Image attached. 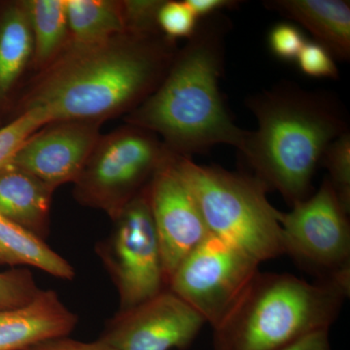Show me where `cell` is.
I'll return each mask as SVG.
<instances>
[{
  "label": "cell",
  "instance_id": "cell-27",
  "mask_svg": "<svg viewBox=\"0 0 350 350\" xmlns=\"http://www.w3.org/2000/svg\"><path fill=\"white\" fill-rule=\"evenodd\" d=\"M27 350H117L100 340L85 342L68 337L52 338Z\"/></svg>",
  "mask_w": 350,
  "mask_h": 350
},
{
  "label": "cell",
  "instance_id": "cell-4",
  "mask_svg": "<svg viewBox=\"0 0 350 350\" xmlns=\"http://www.w3.org/2000/svg\"><path fill=\"white\" fill-rule=\"evenodd\" d=\"M350 289L259 271L231 312L213 329V350H282L328 330Z\"/></svg>",
  "mask_w": 350,
  "mask_h": 350
},
{
  "label": "cell",
  "instance_id": "cell-17",
  "mask_svg": "<svg viewBox=\"0 0 350 350\" xmlns=\"http://www.w3.org/2000/svg\"><path fill=\"white\" fill-rule=\"evenodd\" d=\"M29 266L61 280L75 278L73 267L43 239L0 215V267Z\"/></svg>",
  "mask_w": 350,
  "mask_h": 350
},
{
  "label": "cell",
  "instance_id": "cell-26",
  "mask_svg": "<svg viewBox=\"0 0 350 350\" xmlns=\"http://www.w3.org/2000/svg\"><path fill=\"white\" fill-rule=\"evenodd\" d=\"M306 42L303 32L294 25L282 23L269 31V49L283 61H296Z\"/></svg>",
  "mask_w": 350,
  "mask_h": 350
},
{
  "label": "cell",
  "instance_id": "cell-2",
  "mask_svg": "<svg viewBox=\"0 0 350 350\" xmlns=\"http://www.w3.org/2000/svg\"><path fill=\"white\" fill-rule=\"evenodd\" d=\"M230 29L231 21L222 12L200 19L160 86L126 115V123L152 131L184 158L221 144L243 150L250 131L234 123L219 88Z\"/></svg>",
  "mask_w": 350,
  "mask_h": 350
},
{
  "label": "cell",
  "instance_id": "cell-15",
  "mask_svg": "<svg viewBox=\"0 0 350 350\" xmlns=\"http://www.w3.org/2000/svg\"><path fill=\"white\" fill-rule=\"evenodd\" d=\"M55 189L9 162L0 167V215L45 241Z\"/></svg>",
  "mask_w": 350,
  "mask_h": 350
},
{
  "label": "cell",
  "instance_id": "cell-24",
  "mask_svg": "<svg viewBox=\"0 0 350 350\" xmlns=\"http://www.w3.org/2000/svg\"><path fill=\"white\" fill-rule=\"evenodd\" d=\"M165 0H121L125 31L158 33V15Z\"/></svg>",
  "mask_w": 350,
  "mask_h": 350
},
{
  "label": "cell",
  "instance_id": "cell-6",
  "mask_svg": "<svg viewBox=\"0 0 350 350\" xmlns=\"http://www.w3.org/2000/svg\"><path fill=\"white\" fill-rule=\"evenodd\" d=\"M170 154L152 131L129 124L120 126L98 138L73 182V197L112 220L149 185Z\"/></svg>",
  "mask_w": 350,
  "mask_h": 350
},
{
  "label": "cell",
  "instance_id": "cell-3",
  "mask_svg": "<svg viewBox=\"0 0 350 350\" xmlns=\"http://www.w3.org/2000/svg\"><path fill=\"white\" fill-rule=\"evenodd\" d=\"M245 105L258 125L241 151L253 175L291 206L308 199L327 147L349 131L342 103L330 92L283 82L246 98Z\"/></svg>",
  "mask_w": 350,
  "mask_h": 350
},
{
  "label": "cell",
  "instance_id": "cell-8",
  "mask_svg": "<svg viewBox=\"0 0 350 350\" xmlns=\"http://www.w3.org/2000/svg\"><path fill=\"white\" fill-rule=\"evenodd\" d=\"M148 186L112 219L111 232L96 246L118 291L119 310L139 305L167 288Z\"/></svg>",
  "mask_w": 350,
  "mask_h": 350
},
{
  "label": "cell",
  "instance_id": "cell-14",
  "mask_svg": "<svg viewBox=\"0 0 350 350\" xmlns=\"http://www.w3.org/2000/svg\"><path fill=\"white\" fill-rule=\"evenodd\" d=\"M262 5L305 27L340 61L350 57V5L342 0H267Z\"/></svg>",
  "mask_w": 350,
  "mask_h": 350
},
{
  "label": "cell",
  "instance_id": "cell-13",
  "mask_svg": "<svg viewBox=\"0 0 350 350\" xmlns=\"http://www.w3.org/2000/svg\"><path fill=\"white\" fill-rule=\"evenodd\" d=\"M78 317L57 292L41 290L27 305L0 310V350H27L34 345L68 337Z\"/></svg>",
  "mask_w": 350,
  "mask_h": 350
},
{
  "label": "cell",
  "instance_id": "cell-7",
  "mask_svg": "<svg viewBox=\"0 0 350 350\" xmlns=\"http://www.w3.org/2000/svg\"><path fill=\"white\" fill-rule=\"evenodd\" d=\"M349 214L325 177L314 194L280 211L283 254L317 282L350 289Z\"/></svg>",
  "mask_w": 350,
  "mask_h": 350
},
{
  "label": "cell",
  "instance_id": "cell-19",
  "mask_svg": "<svg viewBox=\"0 0 350 350\" xmlns=\"http://www.w3.org/2000/svg\"><path fill=\"white\" fill-rule=\"evenodd\" d=\"M70 41L94 43L126 31L121 0H66Z\"/></svg>",
  "mask_w": 350,
  "mask_h": 350
},
{
  "label": "cell",
  "instance_id": "cell-21",
  "mask_svg": "<svg viewBox=\"0 0 350 350\" xmlns=\"http://www.w3.org/2000/svg\"><path fill=\"white\" fill-rule=\"evenodd\" d=\"M47 124L49 121L42 110L31 109L0 126V167L11 162L25 140Z\"/></svg>",
  "mask_w": 350,
  "mask_h": 350
},
{
  "label": "cell",
  "instance_id": "cell-9",
  "mask_svg": "<svg viewBox=\"0 0 350 350\" xmlns=\"http://www.w3.org/2000/svg\"><path fill=\"white\" fill-rule=\"evenodd\" d=\"M260 262L213 234L182 260L167 288L216 328L259 273Z\"/></svg>",
  "mask_w": 350,
  "mask_h": 350
},
{
  "label": "cell",
  "instance_id": "cell-29",
  "mask_svg": "<svg viewBox=\"0 0 350 350\" xmlns=\"http://www.w3.org/2000/svg\"><path fill=\"white\" fill-rule=\"evenodd\" d=\"M282 350H332L329 331L315 332Z\"/></svg>",
  "mask_w": 350,
  "mask_h": 350
},
{
  "label": "cell",
  "instance_id": "cell-18",
  "mask_svg": "<svg viewBox=\"0 0 350 350\" xmlns=\"http://www.w3.org/2000/svg\"><path fill=\"white\" fill-rule=\"evenodd\" d=\"M32 36L31 69L38 72L68 45L69 34L66 0H25Z\"/></svg>",
  "mask_w": 350,
  "mask_h": 350
},
{
  "label": "cell",
  "instance_id": "cell-12",
  "mask_svg": "<svg viewBox=\"0 0 350 350\" xmlns=\"http://www.w3.org/2000/svg\"><path fill=\"white\" fill-rule=\"evenodd\" d=\"M103 124L83 120L52 122L27 138L11 163L55 190L73 183L100 137Z\"/></svg>",
  "mask_w": 350,
  "mask_h": 350
},
{
  "label": "cell",
  "instance_id": "cell-16",
  "mask_svg": "<svg viewBox=\"0 0 350 350\" xmlns=\"http://www.w3.org/2000/svg\"><path fill=\"white\" fill-rule=\"evenodd\" d=\"M32 36L25 0L0 4V118L14 110L20 83L31 68Z\"/></svg>",
  "mask_w": 350,
  "mask_h": 350
},
{
  "label": "cell",
  "instance_id": "cell-22",
  "mask_svg": "<svg viewBox=\"0 0 350 350\" xmlns=\"http://www.w3.org/2000/svg\"><path fill=\"white\" fill-rule=\"evenodd\" d=\"M40 291L29 269H12L0 271V310L27 305Z\"/></svg>",
  "mask_w": 350,
  "mask_h": 350
},
{
  "label": "cell",
  "instance_id": "cell-28",
  "mask_svg": "<svg viewBox=\"0 0 350 350\" xmlns=\"http://www.w3.org/2000/svg\"><path fill=\"white\" fill-rule=\"evenodd\" d=\"M198 20L213 14L222 12L224 9L236 8L239 1L236 0H184Z\"/></svg>",
  "mask_w": 350,
  "mask_h": 350
},
{
  "label": "cell",
  "instance_id": "cell-20",
  "mask_svg": "<svg viewBox=\"0 0 350 350\" xmlns=\"http://www.w3.org/2000/svg\"><path fill=\"white\" fill-rule=\"evenodd\" d=\"M320 165L328 170L327 178L338 200L350 211V133L336 138L322 156Z\"/></svg>",
  "mask_w": 350,
  "mask_h": 350
},
{
  "label": "cell",
  "instance_id": "cell-23",
  "mask_svg": "<svg viewBox=\"0 0 350 350\" xmlns=\"http://www.w3.org/2000/svg\"><path fill=\"white\" fill-rule=\"evenodd\" d=\"M198 22L199 20L185 1L165 0L159 11V29L172 40L191 38L196 31Z\"/></svg>",
  "mask_w": 350,
  "mask_h": 350
},
{
  "label": "cell",
  "instance_id": "cell-10",
  "mask_svg": "<svg viewBox=\"0 0 350 350\" xmlns=\"http://www.w3.org/2000/svg\"><path fill=\"white\" fill-rule=\"evenodd\" d=\"M206 321L169 288L153 298L119 310L98 340L117 350H185Z\"/></svg>",
  "mask_w": 350,
  "mask_h": 350
},
{
  "label": "cell",
  "instance_id": "cell-1",
  "mask_svg": "<svg viewBox=\"0 0 350 350\" xmlns=\"http://www.w3.org/2000/svg\"><path fill=\"white\" fill-rule=\"evenodd\" d=\"M178 47L162 32L123 31L94 43L69 40L38 71L16 101L12 119L41 109L49 123L83 120L105 123L144 103L172 66Z\"/></svg>",
  "mask_w": 350,
  "mask_h": 350
},
{
  "label": "cell",
  "instance_id": "cell-5",
  "mask_svg": "<svg viewBox=\"0 0 350 350\" xmlns=\"http://www.w3.org/2000/svg\"><path fill=\"white\" fill-rule=\"evenodd\" d=\"M174 163L194 196L209 234L262 262L283 255L280 211L254 175L196 163L174 154Z\"/></svg>",
  "mask_w": 350,
  "mask_h": 350
},
{
  "label": "cell",
  "instance_id": "cell-11",
  "mask_svg": "<svg viewBox=\"0 0 350 350\" xmlns=\"http://www.w3.org/2000/svg\"><path fill=\"white\" fill-rule=\"evenodd\" d=\"M148 191L169 284L182 260L211 234L194 196L176 169L172 152L157 170Z\"/></svg>",
  "mask_w": 350,
  "mask_h": 350
},
{
  "label": "cell",
  "instance_id": "cell-25",
  "mask_svg": "<svg viewBox=\"0 0 350 350\" xmlns=\"http://www.w3.org/2000/svg\"><path fill=\"white\" fill-rule=\"evenodd\" d=\"M296 61L301 72L310 77L338 78L335 57L325 47L314 41H306Z\"/></svg>",
  "mask_w": 350,
  "mask_h": 350
}]
</instances>
